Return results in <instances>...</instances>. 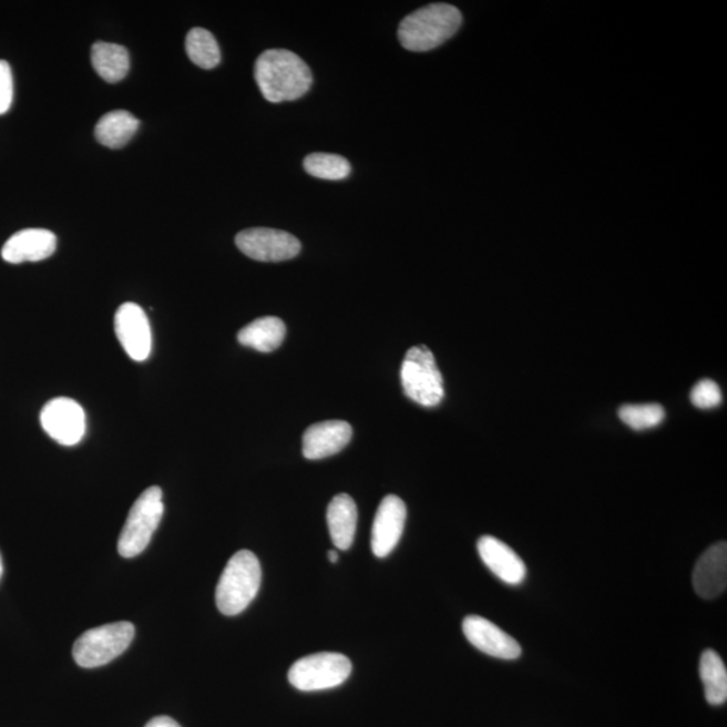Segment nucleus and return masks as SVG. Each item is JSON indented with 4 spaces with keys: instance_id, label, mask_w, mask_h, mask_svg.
<instances>
[{
    "instance_id": "21",
    "label": "nucleus",
    "mask_w": 727,
    "mask_h": 727,
    "mask_svg": "<svg viewBox=\"0 0 727 727\" xmlns=\"http://www.w3.org/2000/svg\"><path fill=\"white\" fill-rule=\"evenodd\" d=\"M699 675L702 682H704L708 704L713 706L725 705L727 699V669L723 657L716 651L707 649L702 654Z\"/></svg>"
},
{
    "instance_id": "10",
    "label": "nucleus",
    "mask_w": 727,
    "mask_h": 727,
    "mask_svg": "<svg viewBox=\"0 0 727 727\" xmlns=\"http://www.w3.org/2000/svg\"><path fill=\"white\" fill-rule=\"evenodd\" d=\"M115 334L130 359L141 362L152 354V328L140 305L125 303L115 315Z\"/></svg>"
},
{
    "instance_id": "6",
    "label": "nucleus",
    "mask_w": 727,
    "mask_h": 727,
    "mask_svg": "<svg viewBox=\"0 0 727 727\" xmlns=\"http://www.w3.org/2000/svg\"><path fill=\"white\" fill-rule=\"evenodd\" d=\"M163 511L165 505L162 501V489L160 487L146 489L135 501L125 520L117 542L119 554L123 557L142 554L158 529Z\"/></svg>"
},
{
    "instance_id": "2",
    "label": "nucleus",
    "mask_w": 727,
    "mask_h": 727,
    "mask_svg": "<svg viewBox=\"0 0 727 727\" xmlns=\"http://www.w3.org/2000/svg\"><path fill=\"white\" fill-rule=\"evenodd\" d=\"M461 24V11L454 6L448 3L424 6L400 22L399 41L411 52H429L450 40Z\"/></svg>"
},
{
    "instance_id": "1",
    "label": "nucleus",
    "mask_w": 727,
    "mask_h": 727,
    "mask_svg": "<svg viewBox=\"0 0 727 727\" xmlns=\"http://www.w3.org/2000/svg\"><path fill=\"white\" fill-rule=\"evenodd\" d=\"M255 80L269 103L293 102L306 95L313 84L310 68L286 49L260 54L255 64Z\"/></svg>"
},
{
    "instance_id": "12",
    "label": "nucleus",
    "mask_w": 727,
    "mask_h": 727,
    "mask_svg": "<svg viewBox=\"0 0 727 727\" xmlns=\"http://www.w3.org/2000/svg\"><path fill=\"white\" fill-rule=\"evenodd\" d=\"M407 508L402 499L390 494L381 501L372 526V553L378 557L390 555L403 535Z\"/></svg>"
},
{
    "instance_id": "14",
    "label": "nucleus",
    "mask_w": 727,
    "mask_h": 727,
    "mask_svg": "<svg viewBox=\"0 0 727 727\" xmlns=\"http://www.w3.org/2000/svg\"><path fill=\"white\" fill-rule=\"evenodd\" d=\"M352 426L344 421H328L310 426L305 431L303 451L307 460H324L340 453L352 440Z\"/></svg>"
},
{
    "instance_id": "13",
    "label": "nucleus",
    "mask_w": 727,
    "mask_h": 727,
    "mask_svg": "<svg viewBox=\"0 0 727 727\" xmlns=\"http://www.w3.org/2000/svg\"><path fill=\"white\" fill-rule=\"evenodd\" d=\"M695 593L704 600L724 594L727 586V544L719 542L708 547L694 567Z\"/></svg>"
},
{
    "instance_id": "19",
    "label": "nucleus",
    "mask_w": 727,
    "mask_h": 727,
    "mask_svg": "<svg viewBox=\"0 0 727 727\" xmlns=\"http://www.w3.org/2000/svg\"><path fill=\"white\" fill-rule=\"evenodd\" d=\"M92 65L106 83H117L127 76L130 54L117 43L96 42L91 52Z\"/></svg>"
},
{
    "instance_id": "24",
    "label": "nucleus",
    "mask_w": 727,
    "mask_h": 727,
    "mask_svg": "<svg viewBox=\"0 0 727 727\" xmlns=\"http://www.w3.org/2000/svg\"><path fill=\"white\" fill-rule=\"evenodd\" d=\"M618 417L633 430H647L656 428L666 417L661 405H625L618 410Z\"/></svg>"
},
{
    "instance_id": "17",
    "label": "nucleus",
    "mask_w": 727,
    "mask_h": 727,
    "mask_svg": "<svg viewBox=\"0 0 727 727\" xmlns=\"http://www.w3.org/2000/svg\"><path fill=\"white\" fill-rule=\"evenodd\" d=\"M328 526L331 541L337 549L349 550L355 541L357 506L349 494H337L328 506Z\"/></svg>"
},
{
    "instance_id": "16",
    "label": "nucleus",
    "mask_w": 727,
    "mask_h": 727,
    "mask_svg": "<svg viewBox=\"0 0 727 727\" xmlns=\"http://www.w3.org/2000/svg\"><path fill=\"white\" fill-rule=\"evenodd\" d=\"M478 550L484 565L505 584L515 586L525 580L526 567L522 557L498 537H480Z\"/></svg>"
},
{
    "instance_id": "8",
    "label": "nucleus",
    "mask_w": 727,
    "mask_h": 727,
    "mask_svg": "<svg viewBox=\"0 0 727 727\" xmlns=\"http://www.w3.org/2000/svg\"><path fill=\"white\" fill-rule=\"evenodd\" d=\"M236 246L248 258L258 262H285L300 253V242L285 231L253 228L236 236Z\"/></svg>"
},
{
    "instance_id": "5",
    "label": "nucleus",
    "mask_w": 727,
    "mask_h": 727,
    "mask_svg": "<svg viewBox=\"0 0 727 727\" xmlns=\"http://www.w3.org/2000/svg\"><path fill=\"white\" fill-rule=\"evenodd\" d=\"M400 379L407 398L423 407H436L444 397L443 378L436 357L424 345L406 354Z\"/></svg>"
},
{
    "instance_id": "29",
    "label": "nucleus",
    "mask_w": 727,
    "mask_h": 727,
    "mask_svg": "<svg viewBox=\"0 0 727 727\" xmlns=\"http://www.w3.org/2000/svg\"><path fill=\"white\" fill-rule=\"evenodd\" d=\"M3 575V561H2V555H0V578H2Z\"/></svg>"
},
{
    "instance_id": "4",
    "label": "nucleus",
    "mask_w": 727,
    "mask_h": 727,
    "mask_svg": "<svg viewBox=\"0 0 727 727\" xmlns=\"http://www.w3.org/2000/svg\"><path fill=\"white\" fill-rule=\"evenodd\" d=\"M134 625L112 623L86 631L73 645V659L83 668L105 666L121 656L133 643Z\"/></svg>"
},
{
    "instance_id": "26",
    "label": "nucleus",
    "mask_w": 727,
    "mask_h": 727,
    "mask_svg": "<svg viewBox=\"0 0 727 727\" xmlns=\"http://www.w3.org/2000/svg\"><path fill=\"white\" fill-rule=\"evenodd\" d=\"M14 98V81L8 62L0 60V115L10 110Z\"/></svg>"
},
{
    "instance_id": "18",
    "label": "nucleus",
    "mask_w": 727,
    "mask_h": 727,
    "mask_svg": "<svg viewBox=\"0 0 727 727\" xmlns=\"http://www.w3.org/2000/svg\"><path fill=\"white\" fill-rule=\"evenodd\" d=\"M286 337V325L278 317H262L244 326L237 340L244 347L262 354H272L278 349Z\"/></svg>"
},
{
    "instance_id": "3",
    "label": "nucleus",
    "mask_w": 727,
    "mask_h": 727,
    "mask_svg": "<svg viewBox=\"0 0 727 727\" xmlns=\"http://www.w3.org/2000/svg\"><path fill=\"white\" fill-rule=\"evenodd\" d=\"M262 584V567L258 557L242 550L231 557L218 581L216 604L225 616H236L246 611L258 594Z\"/></svg>"
},
{
    "instance_id": "22",
    "label": "nucleus",
    "mask_w": 727,
    "mask_h": 727,
    "mask_svg": "<svg viewBox=\"0 0 727 727\" xmlns=\"http://www.w3.org/2000/svg\"><path fill=\"white\" fill-rule=\"evenodd\" d=\"M186 53L193 64L203 69H213L221 64V47L211 33L203 28H194L186 35Z\"/></svg>"
},
{
    "instance_id": "25",
    "label": "nucleus",
    "mask_w": 727,
    "mask_h": 727,
    "mask_svg": "<svg viewBox=\"0 0 727 727\" xmlns=\"http://www.w3.org/2000/svg\"><path fill=\"white\" fill-rule=\"evenodd\" d=\"M692 402L698 409H714L723 402V392L716 381L705 379L698 381L692 391Z\"/></svg>"
},
{
    "instance_id": "27",
    "label": "nucleus",
    "mask_w": 727,
    "mask_h": 727,
    "mask_svg": "<svg viewBox=\"0 0 727 727\" xmlns=\"http://www.w3.org/2000/svg\"><path fill=\"white\" fill-rule=\"evenodd\" d=\"M144 727H181L178 723L171 717H156L150 720Z\"/></svg>"
},
{
    "instance_id": "28",
    "label": "nucleus",
    "mask_w": 727,
    "mask_h": 727,
    "mask_svg": "<svg viewBox=\"0 0 727 727\" xmlns=\"http://www.w3.org/2000/svg\"><path fill=\"white\" fill-rule=\"evenodd\" d=\"M328 557H329V561H330L331 563H337V562H338V553H337V551H336V550H331V551H329V553H328Z\"/></svg>"
},
{
    "instance_id": "11",
    "label": "nucleus",
    "mask_w": 727,
    "mask_h": 727,
    "mask_svg": "<svg viewBox=\"0 0 727 727\" xmlns=\"http://www.w3.org/2000/svg\"><path fill=\"white\" fill-rule=\"evenodd\" d=\"M463 635L473 647L498 659L515 661L522 655V648L496 624L480 616H468L462 623Z\"/></svg>"
},
{
    "instance_id": "9",
    "label": "nucleus",
    "mask_w": 727,
    "mask_h": 727,
    "mask_svg": "<svg viewBox=\"0 0 727 727\" xmlns=\"http://www.w3.org/2000/svg\"><path fill=\"white\" fill-rule=\"evenodd\" d=\"M42 429L64 447H74L85 434V412L76 400L55 398L41 411Z\"/></svg>"
},
{
    "instance_id": "23",
    "label": "nucleus",
    "mask_w": 727,
    "mask_h": 727,
    "mask_svg": "<svg viewBox=\"0 0 727 727\" xmlns=\"http://www.w3.org/2000/svg\"><path fill=\"white\" fill-rule=\"evenodd\" d=\"M304 167L313 177L340 181L347 178L352 167L344 156L336 154L315 153L307 155Z\"/></svg>"
},
{
    "instance_id": "15",
    "label": "nucleus",
    "mask_w": 727,
    "mask_h": 727,
    "mask_svg": "<svg viewBox=\"0 0 727 727\" xmlns=\"http://www.w3.org/2000/svg\"><path fill=\"white\" fill-rule=\"evenodd\" d=\"M58 248V237L48 229L30 228L17 232L2 248V258L12 265L41 262L50 258Z\"/></svg>"
},
{
    "instance_id": "7",
    "label": "nucleus",
    "mask_w": 727,
    "mask_h": 727,
    "mask_svg": "<svg viewBox=\"0 0 727 727\" xmlns=\"http://www.w3.org/2000/svg\"><path fill=\"white\" fill-rule=\"evenodd\" d=\"M352 673L347 656L322 652L303 657L288 670V682L299 692H322L341 686Z\"/></svg>"
},
{
    "instance_id": "20",
    "label": "nucleus",
    "mask_w": 727,
    "mask_h": 727,
    "mask_svg": "<svg viewBox=\"0 0 727 727\" xmlns=\"http://www.w3.org/2000/svg\"><path fill=\"white\" fill-rule=\"evenodd\" d=\"M137 129L140 121L129 111H112L98 122L95 136L105 147L121 149L133 140Z\"/></svg>"
}]
</instances>
